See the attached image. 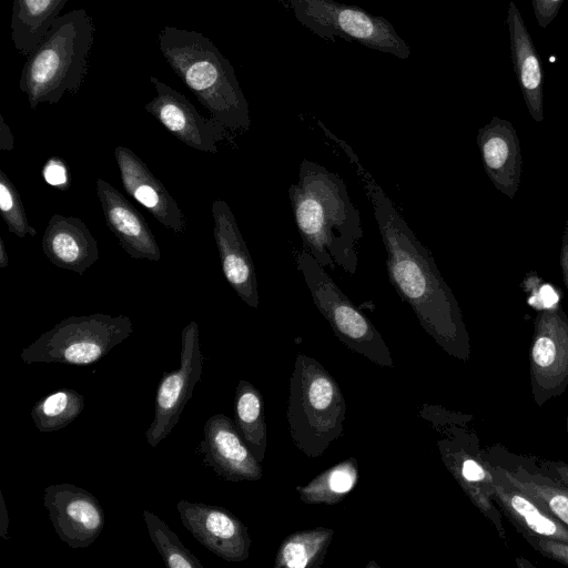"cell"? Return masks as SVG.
Returning a JSON list of instances; mask_svg holds the SVG:
<instances>
[{
  "label": "cell",
  "instance_id": "obj_9",
  "mask_svg": "<svg viewBox=\"0 0 568 568\" xmlns=\"http://www.w3.org/2000/svg\"><path fill=\"white\" fill-rule=\"evenodd\" d=\"M529 375L539 407L568 387V316L560 304L539 311L534 320Z\"/></svg>",
  "mask_w": 568,
  "mask_h": 568
},
{
  "label": "cell",
  "instance_id": "obj_17",
  "mask_svg": "<svg viewBox=\"0 0 568 568\" xmlns=\"http://www.w3.org/2000/svg\"><path fill=\"white\" fill-rule=\"evenodd\" d=\"M97 194L108 227L132 258L158 262L161 250L143 215L124 195L98 178Z\"/></svg>",
  "mask_w": 568,
  "mask_h": 568
},
{
  "label": "cell",
  "instance_id": "obj_24",
  "mask_svg": "<svg viewBox=\"0 0 568 568\" xmlns=\"http://www.w3.org/2000/svg\"><path fill=\"white\" fill-rule=\"evenodd\" d=\"M234 423L256 459L262 463L266 450V424L261 392L247 381H240L234 396Z\"/></svg>",
  "mask_w": 568,
  "mask_h": 568
},
{
  "label": "cell",
  "instance_id": "obj_3",
  "mask_svg": "<svg viewBox=\"0 0 568 568\" xmlns=\"http://www.w3.org/2000/svg\"><path fill=\"white\" fill-rule=\"evenodd\" d=\"M159 48L211 118L229 131L251 125L248 103L231 62L203 33L165 26L158 36Z\"/></svg>",
  "mask_w": 568,
  "mask_h": 568
},
{
  "label": "cell",
  "instance_id": "obj_10",
  "mask_svg": "<svg viewBox=\"0 0 568 568\" xmlns=\"http://www.w3.org/2000/svg\"><path fill=\"white\" fill-rule=\"evenodd\" d=\"M199 325L191 321L181 333L180 366L163 373L155 394L154 418L145 432L151 447H156L176 426L203 373Z\"/></svg>",
  "mask_w": 568,
  "mask_h": 568
},
{
  "label": "cell",
  "instance_id": "obj_11",
  "mask_svg": "<svg viewBox=\"0 0 568 568\" xmlns=\"http://www.w3.org/2000/svg\"><path fill=\"white\" fill-rule=\"evenodd\" d=\"M156 95L144 109L174 138L202 152L216 153V144L229 135V130L213 118L203 116L184 94L151 75Z\"/></svg>",
  "mask_w": 568,
  "mask_h": 568
},
{
  "label": "cell",
  "instance_id": "obj_26",
  "mask_svg": "<svg viewBox=\"0 0 568 568\" xmlns=\"http://www.w3.org/2000/svg\"><path fill=\"white\" fill-rule=\"evenodd\" d=\"M358 478V464L348 458L324 470L306 486H297L302 501L308 505L332 506L339 503L353 489Z\"/></svg>",
  "mask_w": 568,
  "mask_h": 568
},
{
  "label": "cell",
  "instance_id": "obj_27",
  "mask_svg": "<svg viewBox=\"0 0 568 568\" xmlns=\"http://www.w3.org/2000/svg\"><path fill=\"white\" fill-rule=\"evenodd\" d=\"M84 408V397L71 388H60L39 399L31 417L41 433L62 429L71 424Z\"/></svg>",
  "mask_w": 568,
  "mask_h": 568
},
{
  "label": "cell",
  "instance_id": "obj_36",
  "mask_svg": "<svg viewBox=\"0 0 568 568\" xmlns=\"http://www.w3.org/2000/svg\"><path fill=\"white\" fill-rule=\"evenodd\" d=\"M547 466L551 473L562 483V488L568 491V465L562 462H548Z\"/></svg>",
  "mask_w": 568,
  "mask_h": 568
},
{
  "label": "cell",
  "instance_id": "obj_2",
  "mask_svg": "<svg viewBox=\"0 0 568 568\" xmlns=\"http://www.w3.org/2000/svg\"><path fill=\"white\" fill-rule=\"evenodd\" d=\"M288 196L303 247L322 266L355 274L363 226L343 179L304 159Z\"/></svg>",
  "mask_w": 568,
  "mask_h": 568
},
{
  "label": "cell",
  "instance_id": "obj_6",
  "mask_svg": "<svg viewBox=\"0 0 568 568\" xmlns=\"http://www.w3.org/2000/svg\"><path fill=\"white\" fill-rule=\"evenodd\" d=\"M132 333L133 323L125 315L95 313L70 316L26 346L20 357L26 364L88 366L100 361Z\"/></svg>",
  "mask_w": 568,
  "mask_h": 568
},
{
  "label": "cell",
  "instance_id": "obj_8",
  "mask_svg": "<svg viewBox=\"0 0 568 568\" xmlns=\"http://www.w3.org/2000/svg\"><path fill=\"white\" fill-rule=\"evenodd\" d=\"M296 19L321 38H343L399 59L410 55L407 42L384 17L334 0H287Z\"/></svg>",
  "mask_w": 568,
  "mask_h": 568
},
{
  "label": "cell",
  "instance_id": "obj_4",
  "mask_svg": "<svg viewBox=\"0 0 568 568\" xmlns=\"http://www.w3.org/2000/svg\"><path fill=\"white\" fill-rule=\"evenodd\" d=\"M94 32L85 9L58 17L22 68L19 88L31 109L40 103L55 104L65 93L79 91L88 73Z\"/></svg>",
  "mask_w": 568,
  "mask_h": 568
},
{
  "label": "cell",
  "instance_id": "obj_22",
  "mask_svg": "<svg viewBox=\"0 0 568 568\" xmlns=\"http://www.w3.org/2000/svg\"><path fill=\"white\" fill-rule=\"evenodd\" d=\"M506 24L509 31L514 72L525 104L536 122L544 120V70L539 54L514 1L509 2Z\"/></svg>",
  "mask_w": 568,
  "mask_h": 568
},
{
  "label": "cell",
  "instance_id": "obj_7",
  "mask_svg": "<svg viewBox=\"0 0 568 568\" xmlns=\"http://www.w3.org/2000/svg\"><path fill=\"white\" fill-rule=\"evenodd\" d=\"M316 308L348 348L381 366L394 367L387 344L372 322L352 303L334 280L304 247L295 253Z\"/></svg>",
  "mask_w": 568,
  "mask_h": 568
},
{
  "label": "cell",
  "instance_id": "obj_33",
  "mask_svg": "<svg viewBox=\"0 0 568 568\" xmlns=\"http://www.w3.org/2000/svg\"><path fill=\"white\" fill-rule=\"evenodd\" d=\"M44 180L54 186H63L68 183L65 165L58 159H50L43 168Z\"/></svg>",
  "mask_w": 568,
  "mask_h": 568
},
{
  "label": "cell",
  "instance_id": "obj_20",
  "mask_svg": "<svg viewBox=\"0 0 568 568\" xmlns=\"http://www.w3.org/2000/svg\"><path fill=\"white\" fill-rule=\"evenodd\" d=\"M41 246L53 265L80 275L100 256L98 242L84 222L57 213L48 222Z\"/></svg>",
  "mask_w": 568,
  "mask_h": 568
},
{
  "label": "cell",
  "instance_id": "obj_18",
  "mask_svg": "<svg viewBox=\"0 0 568 568\" xmlns=\"http://www.w3.org/2000/svg\"><path fill=\"white\" fill-rule=\"evenodd\" d=\"M476 141L487 176L498 191L514 199L523 166L516 129L508 120L494 116L478 130Z\"/></svg>",
  "mask_w": 568,
  "mask_h": 568
},
{
  "label": "cell",
  "instance_id": "obj_21",
  "mask_svg": "<svg viewBox=\"0 0 568 568\" xmlns=\"http://www.w3.org/2000/svg\"><path fill=\"white\" fill-rule=\"evenodd\" d=\"M445 465L480 513L494 525L506 541L501 516L495 507L490 464L469 447L455 446L454 442L440 445Z\"/></svg>",
  "mask_w": 568,
  "mask_h": 568
},
{
  "label": "cell",
  "instance_id": "obj_23",
  "mask_svg": "<svg viewBox=\"0 0 568 568\" xmlns=\"http://www.w3.org/2000/svg\"><path fill=\"white\" fill-rule=\"evenodd\" d=\"M70 0H13L11 38L17 51L29 55Z\"/></svg>",
  "mask_w": 568,
  "mask_h": 568
},
{
  "label": "cell",
  "instance_id": "obj_19",
  "mask_svg": "<svg viewBox=\"0 0 568 568\" xmlns=\"http://www.w3.org/2000/svg\"><path fill=\"white\" fill-rule=\"evenodd\" d=\"M490 471L494 500L523 537L534 535L568 541V527L515 485L506 469L490 465Z\"/></svg>",
  "mask_w": 568,
  "mask_h": 568
},
{
  "label": "cell",
  "instance_id": "obj_14",
  "mask_svg": "<svg viewBox=\"0 0 568 568\" xmlns=\"http://www.w3.org/2000/svg\"><path fill=\"white\" fill-rule=\"evenodd\" d=\"M197 452L203 464L224 480H258L262 477L261 463L242 438L235 423L224 414H215L205 422Z\"/></svg>",
  "mask_w": 568,
  "mask_h": 568
},
{
  "label": "cell",
  "instance_id": "obj_12",
  "mask_svg": "<svg viewBox=\"0 0 568 568\" xmlns=\"http://www.w3.org/2000/svg\"><path fill=\"white\" fill-rule=\"evenodd\" d=\"M43 504L58 536L73 549L92 545L104 527L105 515L97 497L73 484L48 486Z\"/></svg>",
  "mask_w": 568,
  "mask_h": 568
},
{
  "label": "cell",
  "instance_id": "obj_5",
  "mask_svg": "<svg viewBox=\"0 0 568 568\" xmlns=\"http://www.w3.org/2000/svg\"><path fill=\"white\" fill-rule=\"evenodd\" d=\"M346 404L333 376L314 358L298 354L290 378L287 423L295 446L315 458L343 435Z\"/></svg>",
  "mask_w": 568,
  "mask_h": 568
},
{
  "label": "cell",
  "instance_id": "obj_38",
  "mask_svg": "<svg viewBox=\"0 0 568 568\" xmlns=\"http://www.w3.org/2000/svg\"><path fill=\"white\" fill-rule=\"evenodd\" d=\"M8 265H9V255H8L3 239L0 237V268H6Z\"/></svg>",
  "mask_w": 568,
  "mask_h": 568
},
{
  "label": "cell",
  "instance_id": "obj_34",
  "mask_svg": "<svg viewBox=\"0 0 568 568\" xmlns=\"http://www.w3.org/2000/svg\"><path fill=\"white\" fill-rule=\"evenodd\" d=\"M559 263H560V267H561L564 283H565V286H566V290L568 293V219L564 226Z\"/></svg>",
  "mask_w": 568,
  "mask_h": 568
},
{
  "label": "cell",
  "instance_id": "obj_37",
  "mask_svg": "<svg viewBox=\"0 0 568 568\" xmlns=\"http://www.w3.org/2000/svg\"><path fill=\"white\" fill-rule=\"evenodd\" d=\"M0 501H1V506H0V536L4 539L8 538V527H9V517H8V511H7V508H6V505H4V500H3V496L2 494L0 493Z\"/></svg>",
  "mask_w": 568,
  "mask_h": 568
},
{
  "label": "cell",
  "instance_id": "obj_39",
  "mask_svg": "<svg viewBox=\"0 0 568 568\" xmlns=\"http://www.w3.org/2000/svg\"><path fill=\"white\" fill-rule=\"evenodd\" d=\"M566 430H567V436H568V410H567V416H566Z\"/></svg>",
  "mask_w": 568,
  "mask_h": 568
},
{
  "label": "cell",
  "instance_id": "obj_1",
  "mask_svg": "<svg viewBox=\"0 0 568 568\" xmlns=\"http://www.w3.org/2000/svg\"><path fill=\"white\" fill-rule=\"evenodd\" d=\"M348 145L362 184L373 206L377 227L386 251V270L390 284L406 302L422 327L449 355L467 362L470 338L459 304L442 276L427 247L416 237L404 217L375 179L362 166Z\"/></svg>",
  "mask_w": 568,
  "mask_h": 568
},
{
  "label": "cell",
  "instance_id": "obj_28",
  "mask_svg": "<svg viewBox=\"0 0 568 568\" xmlns=\"http://www.w3.org/2000/svg\"><path fill=\"white\" fill-rule=\"evenodd\" d=\"M510 480L535 499L542 508L568 527V491L549 483L546 477L526 469L507 470Z\"/></svg>",
  "mask_w": 568,
  "mask_h": 568
},
{
  "label": "cell",
  "instance_id": "obj_15",
  "mask_svg": "<svg viewBox=\"0 0 568 568\" xmlns=\"http://www.w3.org/2000/svg\"><path fill=\"white\" fill-rule=\"evenodd\" d=\"M211 213L224 277L244 303L257 308L260 298L255 267L236 219L229 204L221 199L212 203Z\"/></svg>",
  "mask_w": 568,
  "mask_h": 568
},
{
  "label": "cell",
  "instance_id": "obj_31",
  "mask_svg": "<svg viewBox=\"0 0 568 568\" xmlns=\"http://www.w3.org/2000/svg\"><path fill=\"white\" fill-rule=\"evenodd\" d=\"M524 538L542 556L568 566V541L534 535Z\"/></svg>",
  "mask_w": 568,
  "mask_h": 568
},
{
  "label": "cell",
  "instance_id": "obj_35",
  "mask_svg": "<svg viewBox=\"0 0 568 568\" xmlns=\"http://www.w3.org/2000/svg\"><path fill=\"white\" fill-rule=\"evenodd\" d=\"M14 146L13 135L9 125L6 123L2 115H0V150L11 151Z\"/></svg>",
  "mask_w": 568,
  "mask_h": 568
},
{
  "label": "cell",
  "instance_id": "obj_30",
  "mask_svg": "<svg viewBox=\"0 0 568 568\" xmlns=\"http://www.w3.org/2000/svg\"><path fill=\"white\" fill-rule=\"evenodd\" d=\"M0 213L9 232L18 237L37 235L28 221L20 194L7 174L0 170Z\"/></svg>",
  "mask_w": 568,
  "mask_h": 568
},
{
  "label": "cell",
  "instance_id": "obj_32",
  "mask_svg": "<svg viewBox=\"0 0 568 568\" xmlns=\"http://www.w3.org/2000/svg\"><path fill=\"white\" fill-rule=\"evenodd\" d=\"M565 0H531L535 18L541 28H547L559 13Z\"/></svg>",
  "mask_w": 568,
  "mask_h": 568
},
{
  "label": "cell",
  "instance_id": "obj_25",
  "mask_svg": "<svg viewBox=\"0 0 568 568\" xmlns=\"http://www.w3.org/2000/svg\"><path fill=\"white\" fill-rule=\"evenodd\" d=\"M334 530L318 527L287 536L275 557V568H317L325 558Z\"/></svg>",
  "mask_w": 568,
  "mask_h": 568
},
{
  "label": "cell",
  "instance_id": "obj_16",
  "mask_svg": "<svg viewBox=\"0 0 568 568\" xmlns=\"http://www.w3.org/2000/svg\"><path fill=\"white\" fill-rule=\"evenodd\" d=\"M114 158L125 192L143 205L164 227L176 234L186 230V219L175 199L148 165L129 148L119 145Z\"/></svg>",
  "mask_w": 568,
  "mask_h": 568
},
{
  "label": "cell",
  "instance_id": "obj_29",
  "mask_svg": "<svg viewBox=\"0 0 568 568\" xmlns=\"http://www.w3.org/2000/svg\"><path fill=\"white\" fill-rule=\"evenodd\" d=\"M151 540L168 568H203L200 560L181 542L171 528L155 514L143 510Z\"/></svg>",
  "mask_w": 568,
  "mask_h": 568
},
{
  "label": "cell",
  "instance_id": "obj_13",
  "mask_svg": "<svg viewBox=\"0 0 568 568\" xmlns=\"http://www.w3.org/2000/svg\"><path fill=\"white\" fill-rule=\"evenodd\" d=\"M176 508L183 526L207 550L231 562L248 558L251 537L232 513L220 506L185 499H181Z\"/></svg>",
  "mask_w": 568,
  "mask_h": 568
}]
</instances>
